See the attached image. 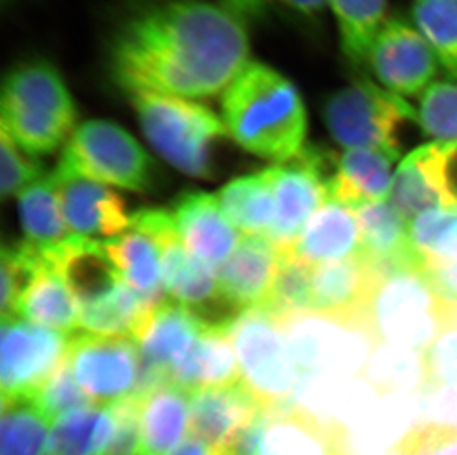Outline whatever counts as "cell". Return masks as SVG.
I'll list each match as a JSON object with an SVG mask.
<instances>
[{
    "label": "cell",
    "mask_w": 457,
    "mask_h": 455,
    "mask_svg": "<svg viewBox=\"0 0 457 455\" xmlns=\"http://www.w3.org/2000/svg\"><path fill=\"white\" fill-rule=\"evenodd\" d=\"M303 376H361L371 351L379 342L369 319H342L305 312L281 322Z\"/></svg>",
    "instance_id": "ba28073f"
},
{
    "label": "cell",
    "mask_w": 457,
    "mask_h": 455,
    "mask_svg": "<svg viewBox=\"0 0 457 455\" xmlns=\"http://www.w3.org/2000/svg\"><path fill=\"white\" fill-rule=\"evenodd\" d=\"M436 294L450 308H457V259L423 269Z\"/></svg>",
    "instance_id": "681fc988"
},
{
    "label": "cell",
    "mask_w": 457,
    "mask_h": 455,
    "mask_svg": "<svg viewBox=\"0 0 457 455\" xmlns=\"http://www.w3.org/2000/svg\"><path fill=\"white\" fill-rule=\"evenodd\" d=\"M45 256L29 241L2 250V319L17 318L18 305L44 263Z\"/></svg>",
    "instance_id": "ab89813d"
},
{
    "label": "cell",
    "mask_w": 457,
    "mask_h": 455,
    "mask_svg": "<svg viewBox=\"0 0 457 455\" xmlns=\"http://www.w3.org/2000/svg\"><path fill=\"white\" fill-rule=\"evenodd\" d=\"M132 227L148 232L157 241L162 256L164 290L190 310H202L220 301L216 268L187 249L173 216L163 211H139L132 215Z\"/></svg>",
    "instance_id": "9a60e30c"
},
{
    "label": "cell",
    "mask_w": 457,
    "mask_h": 455,
    "mask_svg": "<svg viewBox=\"0 0 457 455\" xmlns=\"http://www.w3.org/2000/svg\"><path fill=\"white\" fill-rule=\"evenodd\" d=\"M335 166L337 159L332 155L305 146L298 157L263 170L276 203V216L267 238L280 252L296 243L308 220L330 200L328 181Z\"/></svg>",
    "instance_id": "30bf717a"
},
{
    "label": "cell",
    "mask_w": 457,
    "mask_h": 455,
    "mask_svg": "<svg viewBox=\"0 0 457 455\" xmlns=\"http://www.w3.org/2000/svg\"><path fill=\"white\" fill-rule=\"evenodd\" d=\"M410 245L420 269L457 259V207L423 211L410 224Z\"/></svg>",
    "instance_id": "8d00e7d4"
},
{
    "label": "cell",
    "mask_w": 457,
    "mask_h": 455,
    "mask_svg": "<svg viewBox=\"0 0 457 455\" xmlns=\"http://www.w3.org/2000/svg\"><path fill=\"white\" fill-rule=\"evenodd\" d=\"M280 258V250L267 236H243L237 249L218 269L220 301L237 314L262 305Z\"/></svg>",
    "instance_id": "ffe728a7"
},
{
    "label": "cell",
    "mask_w": 457,
    "mask_h": 455,
    "mask_svg": "<svg viewBox=\"0 0 457 455\" xmlns=\"http://www.w3.org/2000/svg\"><path fill=\"white\" fill-rule=\"evenodd\" d=\"M361 232V254L382 271L418 267L407 219L388 203H369L354 209ZM419 268V267H418Z\"/></svg>",
    "instance_id": "f1b7e54d"
},
{
    "label": "cell",
    "mask_w": 457,
    "mask_h": 455,
    "mask_svg": "<svg viewBox=\"0 0 457 455\" xmlns=\"http://www.w3.org/2000/svg\"><path fill=\"white\" fill-rule=\"evenodd\" d=\"M204 324L206 319L177 302L147 310L132 335L141 353L138 387L132 396L144 398L170 385L173 371L190 353Z\"/></svg>",
    "instance_id": "7c38bea8"
},
{
    "label": "cell",
    "mask_w": 457,
    "mask_h": 455,
    "mask_svg": "<svg viewBox=\"0 0 457 455\" xmlns=\"http://www.w3.org/2000/svg\"><path fill=\"white\" fill-rule=\"evenodd\" d=\"M407 455H457V434H436L418 425L395 445Z\"/></svg>",
    "instance_id": "c3c4849f"
},
{
    "label": "cell",
    "mask_w": 457,
    "mask_h": 455,
    "mask_svg": "<svg viewBox=\"0 0 457 455\" xmlns=\"http://www.w3.org/2000/svg\"><path fill=\"white\" fill-rule=\"evenodd\" d=\"M397 160L380 150H346L337 159L328 197L351 209L382 202L393 188V166Z\"/></svg>",
    "instance_id": "d4e9b609"
},
{
    "label": "cell",
    "mask_w": 457,
    "mask_h": 455,
    "mask_svg": "<svg viewBox=\"0 0 457 455\" xmlns=\"http://www.w3.org/2000/svg\"><path fill=\"white\" fill-rule=\"evenodd\" d=\"M378 455H407L404 454V452L398 451V450H395V448H391V450H388V451L382 452V454Z\"/></svg>",
    "instance_id": "f5cc1de1"
},
{
    "label": "cell",
    "mask_w": 457,
    "mask_h": 455,
    "mask_svg": "<svg viewBox=\"0 0 457 455\" xmlns=\"http://www.w3.org/2000/svg\"><path fill=\"white\" fill-rule=\"evenodd\" d=\"M428 385L457 383V324H450L425 351Z\"/></svg>",
    "instance_id": "7dc6e473"
},
{
    "label": "cell",
    "mask_w": 457,
    "mask_h": 455,
    "mask_svg": "<svg viewBox=\"0 0 457 455\" xmlns=\"http://www.w3.org/2000/svg\"><path fill=\"white\" fill-rule=\"evenodd\" d=\"M450 308L418 267L382 272L369 308L379 342L425 352L449 326Z\"/></svg>",
    "instance_id": "8992f818"
},
{
    "label": "cell",
    "mask_w": 457,
    "mask_h": 455,
    "mask_svg": "<svg viewBox=\"0 0 457 455\" xmlns=\"http://www.w3.org/2000/svg\"><path fill=\"white\" fill-rule=\"evenodd\" d=\"M67 361L94 404H116L138 387L141 353L132 335H76L70 340Z\"/></svg>",
    "instance_id": "8fae6325"
},
{
    "label": "cell",
    "mask_w": 457,
    "mask_h": 455,
    "mask_svg": "<svg viewBox=\"0 0 457 455\" xmlns=\"http://www.w3.org/2000/svg\"><path fill=\"white\" fill-rule=\"evenodd\" d=\"M267 409L242 380L200 389L191 393L190 436L227 450Z\"/></svg>",
    "instance_id": "ac0fdd59"
},
{
    "label": "cell",
    "mask_w": 457,
    "mask_h": 455,
    "mask_svg": "<svg viewBox=\"0 0 457 455\" xmlns=\"http://www.w3.org/2000/svg\"><path fill=\"white\" fill-rule=\"evenodd\" d=\"M441 178L447 207H457V144H441Z\"/></svg>",
    "instance_id": "f907efd6"
},
{
    "label": "cell",
    "mask_w": 457,
    "mask_h": 455,
    "mask_svg": "<svg viewBox=\"0 0 457 455\" xmlns=\"http://www.w3.org/2000/svg\"><path fill=\"white\" fill-rule=\"evenodd\" d=\"M169 455H229L227 450L212 447L202 439L187 436Z\"/></svg>",
    "instance_id": "816d5d0a"
},
{
    "label": "cell",
    "mask_w": 457,
    "mask_h": 455,
    "mask_svg": "<svg viewBox=\"0 0 457 455\" xmlns=\"http://www.w3.org/2000/svg\"><path fill=\"white\" fill-rule=\"evenodd\" d=\"M112 410L114 432L104 455H141V400L129 396Z\"/></svg>",
    "instance_id": "f6af8a7d"
},
{
    "label": "cell",
    "mask_w": 457,
    "mask_h": 455,
    "mask_svg": "<svg viewBox=\"0 0 457 455\" xmlns=\"http://www.w3.org/2000/svg\"><path fill=\"white\" fill-rule=\"evenodd\" d=\"M172 216L187 249L211 267L220 268L242 241L243 236L236 231L218 198L211 194H182L175 203Z\"/></svg>",
    "instance_id": "44dd1931"
},
{
    "label": "cell",
    "mask_w": 457,
    "mask_h": 455,
    "mask_svg": "<svg viewBox=\"0 0 457 455\" xmlns=\"http://www.w3.org/2000/svg\"><path fill=\"white\" fill-rule=\"evenodd\" d=\"M229 335L242 382L259 401L271 409L294 405L301 377L280 319L254 306L234 315Z\"/></svg>",
    "instance_id": "52a82bcc"
},
{
    "label": "cell",
    "mask_w": 457,
    "mask_h": 455,
    "mask_svg": "<svg viewBox=\"0 0 457 455\" xmlns=\"http://www.w3.org/2000/svg\"><path fill=\"white\" fill-rule=\"evenodd\" d=\"M2 2H4V4H6L8 2H11V0H2Z\"/></svg>",
    "instance_id": "db71d44e"
},
{
    "label": "cell",
    "mask_w": 457,
    "mask_h": 455,
    "mask_svg": "<svg viewBox=\"0 0 457 455\" xmlns=\"http://www.w3.org/2000/svg\"><path fill=\"white\" fill-rule=\"evenodd\" d=\"M231 319L206 321L190 353L173 371L170 385L193 393L242 380L237 353L229 335Z\"/></svg>",
    "instance_id": "cb8c5ba5"
},
{
    "label": "cell",
    "mask_w": 457,
    "mask_h": 455,
    "mask_svg": "<svg viewBox=\"0 0 457 455\" xmlns=\"http://www.w3.org/2000/svg\"><path fill=\"white\" fill-rule=\"evenodd\" d=\"M228 136L247 153L286 163L305 148L308 116L298 87L262 61L249 60L220 94Z\"/></svg>",
    "instance_id": "7a4b0ae2"
},
{
    "label": "cell",
    "mask_w": 457,
    "mask_h": 455,
    "mask_svg": "<svg viewBox=\"0 0 457 455\" xmlns=\"http://www.w3.org/2000/svg\"><path fill=\"white\" fill-rule=\"evenodd\" d=\"M144 136L178 170L212 177L213 146L228 136L224 120L200 99L162 94L129 95Z\"/></svg>",
    "instance_id": "277c9868"
},
{
    "label": "cell",
    "mask_w": 457,
    "mask_h": 455,
    "mask_svg": "<svg viewBox=\"0 0 457 455\" xmlns=\"http://www.w3.org/2000/svg\"><path fill=\"white\" fill-rule=\"evenodd\" d=\"M246 27L222 4L177 0L126 24L110 54L117 85L129 95L184 98L220 95L251 60Z\"/></svg>",
    "instance_id": "6da1fadb"
},
{
    "label": "cell",
    "mask_w": 457,
    "mask_h": 455,
    "mask_svg": "<svg viewBox=\"0 0 457 455\" xmlns=\"http://www.w3.org/2000/svg\"><path fill=\"white\" fill-rule=\"evenodd\" d=\"M323 120L337 145L385 151L400 159L403 132L418 121V110L370 79H358L324 101Z\"/></svg>",
    "instance_id": "5b68a950"
},
{
    "label": "cell",
    "mask_w": 457,
    "mask_h": 455,
    "mask_svg": "<svg viewBox=\"0 0 457 455\" xmlns=\"http://www.w3.org/2000/svg\"><path fill=\"white\" fill-rule=\"evenodd\" d=\"M44 168L35 155L22 150L8 135L0 132V195L2 198L20 194L44 178Z\"/></svg>",
    "instance_id": "7bdbcfd3"
},
{
    "label": "cell",
    "mask_w": 457,
    "mask_h": 455,
    "mask_svg": "<svg viewBox=\"0 0 457 455\" xmlns=\"http://www.w3.org/2000/svg\"><path fill=\"white\" fill-rule=\"evenodd\" d=\"M55 178L61 207L70 231L91 240L114 238L132 227L125 203L101 182L79 175L64 164H56Z\"/></svg>",
    "instance_id": "2e32d148"
},
{
    "label": "cell",
    "mask_w": 457,
    "mask_h": 455,
    "mask_svg": "<svg viewBox=\"0 0 457 455\" xmlns=\"http://www.w3.org/2000/svg\"><path fill=\"white\" fill-rule=\"evenodd\" d=\"M141 400V455H169L190 434L191 393L166 385Z\"/></svg>",
    "instance_id": "83f0119b"
},
{
    "label": "cell",
    "mask_w": 457,
    "mask_h": 455,
    "mask_svg": "<svg viewBox=\"0 0 457 455\" xmlns=\"http://www.w3.org/2000/svg\"><path fill=\"white\" fill-rule=\"evenodd\" d=\"M76 123V101L54 65L29 62L4 78L0 95V132L29 154H49L65 145L78 128Z\"/></svg>",
    "instance_id": "3957f363"
},
{
    "label": "cell",
    "mask_w": 457,
    "mask_h": 455,
    "mask_svg": "<svg viewBox=\"0 0 457 455\" xmlns=\"http://www.w3.org/2000/svg\"><path fill=\"white\" fill-rule=\"evenodd\" d=\"M216 198L224 215L243 236H268L276 216V203L265 173L233 179L220 188Z\"/></svg>",
    "instance_id": "1f68e13d"
},
{
    "label": "cell",
    "mask_w": 457,
    "mask_h": 455,
    "mask_svg": "<svg viewBox=\"0 0 457 455\" xmlns=\"http://www.w3.org/2000/svg\"><path fill=\"white\" fill-rule=\"evenodd\" d=\"M220 4L246 22L272 11H283L308 20L323 13L328 6V0H220Z\"/></svg>",
    "instance_id": "bcb514c9"
},
{
    "label": "cell",
    "mask_w": 457,
    "mask_h": 455,
    "mask_svg": "<svg viewBox=\"0 0 457 455\" xmlns=\"http://www.w3.org/2000/svg\"><path fill=\"white\" fill-rule=\"evenodd\" d=\"M40 252L69 287L79 310L105 301L125 284L100 240L73 236Z\"/></svg>",
    "instance_id": "d6986e66"
},
{
    "label": "cell",
    "mask_w": 457,
    "mask_h": 455,
    "mask_svg": "<svg viewBox=\"0 0 457 455\" xmlns=\"http://www.w3.org/2000/svg\"><path fill=\"white\" fill-rule=\"evenodd\" d=\"M386 4L388 0H328L342 54L351 65L367 64L371 44L386 20Z\"/></svg>",
    "instance_id": "d590c367"
},
{
    "label": "cell",
    "mask_w": 457,
    "mask_h": 455,
    "mask_svg": "<svg viewBox=\"0 0 457 455\" xmlns=\"http://www.w3.org/2000/svg\"><path fill=\"white\" fill-rule=\"evenodd\" d=\"M416 425L443 436L457 434V383L427 385L419 392Z\"/></svg>",
    "instance_id": "ee69618b"
},
{
    "label": "cell",
    "mask_w": 457,
    "mask_h": 455,
    "mask_svg": "<svg viewBox=\"0 0 457 455\" xmlns=\"http://www.w3.org/2000/svg\"><path fill=\"white\" fill-rule=\"evenodd\" d=\"M285 253L317 268L361 253V232L354 209L328 200L315 211L298 240Z\"/></svg>",
    "instance_id": "603a6c76"
},
{
    "label": "cell",
    "mask_w": 457,
    "mask_h": 455,
    "mask_svg": "<svg viewBox=\"0 0 457 455\" xmlns=\"http://www.w3.org/2000/svg\"><path fill=\"white\" fill-rule=\"evenodd\" d=\"M33 398L51 423L67 412L94 404L79 386L67 357Z\"/></svg>",
    "instance_id": "b9f144b4"
},
{
    "label": "cell",
    "mask_w": 457,
    "mask_h": 455,
    "mask_svg": "<svg viewBox=\"0 0 457 455\" xmlns=\"http://www.w3.org/2000/svg\"><path fill=\"white\" fill-rule=\"evenodd\" d=\"M391 200L407 220L418 218L423 211L447 207L441 178L440 142L418 146L403 159L394 177Z\"/></svg>",
    "instance_id": "484cf974"
},
{
    "label": "cell",
    "mask_w": 457,
    "mask_h": 455,
    "mask_svg": "<svg viewBox=\"0 0 457 455\" xmlns=\"http://www.w3.org/2000/svg\"><path fill=\"white\" fill-rule=\"evenodd\" d=\"M58 163L92 181L137 193L153 185V161L147 151L112 121L87 120L79 125Z\"/></svg>",
    "instance_id": "9c48e42d"
},
{
    "label": "cell",
    "mask_w": 457,
    "mask_h": 455,
    "mask_svg": "<svg viewBox=\"0 0 457 455\" xmlns=\"http://www.w3.org/2000/svg\"><path fill=\"white\" fill-rule=\"evenodd\" d=\"M411 18L445 74L457 82V0H413Z\"/></svg>",
    "instance_id": "74e56055"
},
{
    "label": "cell",
    "mask_w": 457,
    "mask_h": 455,
    "mask_svg": "<svg viewBox=\"0 0 457 455\" xmlns=\"http://www.w3.org/2000/svg\"><path fill=\"white\" fill-rule=\"evenodd\" d=\"M258 455H350L346 432L294 404L272 411Z\"/></svg>",
    "instance_id": "7402d4cb"
},
{
    "label": "cell",
    "mask_w": 457,
    "mask_h": 455,
    "mask_svg": "<svg viewBox=\"0 0 457 455\" xmlns=\"http://www.w3.org/2000/svg\"><path fill=\"white\" fill-rule=\"evenodd\" d=\"M367 65L380 87L402 98H420L436 83L441 67L418 29L400 15L385 20L371 44Z\"/></svg>",
    "instance_id": "5bb4252c"
},
{
    "label": "cell",
    "mask_w": 457,
    "mask_h": 455,
    "mask_svg": "<svg viewBox=\"0 0 457 455\" xmlns=\"http://www.w3.org/2000/svg\"><path fill=\"white\" fill-rule=\"evenodd\" d=\"M18 213L27 240L39 250L52 249L73 236L64 219L54 175H45L18 195Z\"/></svg>",
    "instance_id": "d6a6232c"
},
{
    "label": "cell",
    "mask_w": 457,
    "mask_h": 455,
    "mask_svg": "<svg viewBox=\"0 0 457 455\" xmlns=\"http://www.w3.org/2000/svg\"><path fill=\"white\" fill-rule=\"evenodd\" d=\"M18 317L65 335L80 327L78 302L46 258L18 305Z\"/></svg>",
    "instance_id": "f546056e"
},
{
    "label": "cell",
    "mask_w": 457,
    "mask_h": 455,
    "mask_svg": "<svg viewBox=\"0 0 457 455\" xmlns=\"http://www.w3.org/2000/svg\"><path fill=\"white\" fill-rule=\"evenodd\" d=\"M312 268L281 252L280 263L262 305L281 322L312 310Z\"/></svg>",
    "instance_id": "f35d334b"
},
{
    "label": "cell",
    "mask_w": 457,
    "mask_h": 455,
    "mask_svg": "<svg viewBox=\"0 0 457 455\" xmlns=\"http://www.w3.org/2000/svg\"><path fill=\"white\" fill-rule=\"evenodd\" d=\"M418 125L432 142L457 144V82L441 80L419 99Z\"/></svg>",
    "instance_id": "60d3db41"
},
{
    "label": "cell",
    "mask_w": 457,
    "mask_h": 455,
    "mask_svg": "<svg viewBox=\"0 0 457 455\" xmlns=\"http://www.w3.org/2000/svg\"><path fill=\"white\" fill-rule=\"evenodd\" d=\"M104 247L121 278L138 294L148 310L164 303L166 290L162 275L159 244L148 232L130 229L104 241Z\"/></svg>",
    "instance_id": "4316f807"
},
{
    "label": "cell",
    "mask_w": 457,
    "mask_h": 455,
    "mask_svg": "<svg viewBox=\"0 0 457 455\" xmlns=\"http://www.w3.org/2000/svg\"><path fill=\"white\" fill-rule=\"evenodd\" d=\"M67 335L21 317L2 319V396L33 398L67 357Z\"/></svg>",
    "instance_id": "4fadbf2b"
},
{
    "label": "cell",
    "mask_w": 457,
    "mask_h": 455,
    "mask_svg": "<svg viewBox=\"0 0 457 455\" xmlns=\"http://www.w3.org/2000/svg\"><path fill=\"white\" fill-rule=\"evenodd\" d=\"M49 423L35 398L2 396L0 455H49Z\"/></svg>",
    "instance_id": "e575fe53"
},
{
    "label": "cell",
    "mask_w": 457,
    "mask_h": 455,
    "mask_svg": "<svg viewBox=\"0 0 457 455\" xmlns=\"http://www.w3.org/2000/svg\"><path fill=\"white\" fill-rule=\"evenodd\" d=\"M382 272L361 253L312 268L311 312L342 319H369L371 297Z\"/></svg>",
    "instance_id": "e0dca14e"
},
{
    "label": "cell",
    "mask_w": 457,
    "mask_h": 455,
    "mask_svg": "<svg viewBox=\"0 0 457 455\" xmlns=\"http://www.w3.org/2000/svg\"><path fill=\"white\" fill-rule=\"evenodd\" d=\"M114 432L112 405L92 404L52 423L49 455H104Z\"/></svg>",
    "instance_id": "4dcf8cb0"
},
{
    "label": "cell",
    "mask_w": 457,
    "mask_h": 455,
    "mask_svg": "<svg viewBox=\"0 0 457 455\" xmlns=\"http://www.w3.org/2000/svg\"><path fill=\"white\" fill-rule=\"evenodd\" d=\"M361 377L379 395L419 393L428 385L425 353L388 342H378Z\"/></svg>",
    "instance_id": "836d02e7"
}]
</instances>
